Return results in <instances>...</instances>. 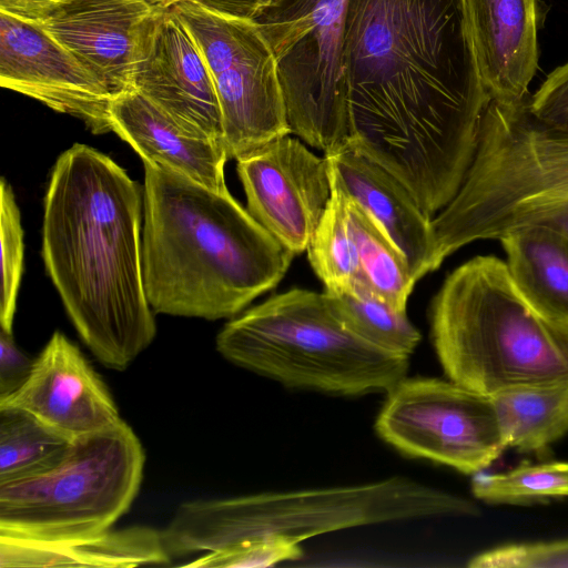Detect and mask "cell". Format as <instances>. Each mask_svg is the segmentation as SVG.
I'll return each mask as SVG.
<instances>
[{
    "instance_id": "1",
    "label": "cell",
    "mask_w": 568,
    "mask_h": 568,
    "mask_svg": "<svg viewBox=\"0 0 568 568\" xmlns=\"http://www.w3.org/2000/svg\"><path fill=\"white\" fill-rule=\"evenodd\" d=\"M348 146L430 216L457 194L490 101L464 0H347Z\"/></svg>"
},
{
    "instance_id": "2",
    "label": "cell",
    "mask_w": 568,
    "mask_h": 568,
    "mask_svg": "<svg viewBox=\"0 0 568 568\" xmlns=\"http://www.w3.org/2000/svg\"><path fill=\"white\" fill-rule=\"evenodd\" d=\"M142 219L143 189L111 158L84 144L58 158L44 197L42 258L83 343L120 372L156 334Z\"/></svg>"
},
{
    "instance_id": "3",
    "label": "cell",
    "mask_w": 568,
    "mask_h": 568,
    "mask_svg": "<svg viewBox=\"0 0 568 568\" xmlns=\"http://www.w3.org/2000/svg\"><path fill=\"white\" fill-rule=\"evenodd\" d=\"M295 255L227 191L144 163L142 266L155 313L233 318Z\"/></svg>"
},
{
    "instance_id": "4",
    "label": "cell",
    "mask_w": 568,
    "mask_h": 568,
    "mask_svg": "<svg viewBox=\"0 0 568 568\" xmlns=\"http://www.w3.org/2000/svg\"><path fill=\"white\" fill-rule=\"evenodd\" d=\"M430 337L448 379L487 396L568 384V322L535 307L499 257L475 256L446 277Z\"/></svg>"
},
{
    "instance_id": "5",
    "label": "cell",
    "mask_w": 568,
    "mask_h": 568,
    "mask_svg": "<svg viewBox=\"0 0 568 568\" xmlns=\"http://www.w3.org/2000/svg\"><path fill=\"white\" fill-rule=\"evenodd\" d=\"M529 95L488 102L463 184L432 220L438 266L467 244L523 227L568 240V132L538 120Z\"/></svg>"
},
{
    "instance_id": "6",
    "label": "cell",
    "mask_w": 568,
    "mask_h": 568,
    "mask_svg": "<svg viewBox=\"0 0 568 568\" xmlns=\"http://www.w3.org/2000/svg\"><path fill=\"white\" fill-rule=\"evenodd\" d=\"M478 505L406 477L321 489L261 493L181 504L161 530L171 557L261 538L300 544L341 529L430 517H475Z\"/></svg>"
},
{
    "instance_id": "7",
    "label": "cell",
    "mask_w": 568,
    "mask_h": 568,
    "mask_svg": "<svg viewBox=\"0 0 568 568\" xmlns=\"http://www.w3.org/2000/svg\"><path fill=\"white\" fill-rule=\"evenodd\" d=\"M215 343L231 363L286 387L337 395L388 393L408 369V356L346 329L325 292L274 295L227 322Z\"/></svg>"
},
{
    "instance_id": "8",
    "label": "cell",
    "mask_w": 568,
    "mask_h": 568,
    "mask_svg": "<svg viewBox=\"0 0 568 568\" xmlns=\"http://www.w3.org/2000/svg\"><path fill=\"white\" fill-rule=\"evenodd\" d=\"M144 465L143 445L123 419L75 438L51 469L0 484V535L63 539L111 529L133 504Z\"/></svg>"
},
{
    "instance_id": "9",
    "label": "cell",
    "mask_w": 568,
    "mask_h": 568,
    "mask_svg": "<svg viewBox=\"0 0 568 568\" xmlns=\"http://www.w3.org/2000/svg\"><path fill=\"white\" fill-rule=\"evenodd\" d=\"M347 0H278L253 22L276 60L291 134L329 155L348 145Z\"/></svg>"
},
{
    "instance_id": "10",
    "label": "cell",
    "mask_w": 568,
    "mask_h": 568,
    "mask_svg": "<svg viewBox=\"0 0 568 568\" xmlns=\"http://www.w3.org/2000/svg\"><path fill=\"white\" fill-rule=\"evenodd\" d=\"M398 452L475 475L506 449L490 396L454 381L403 378L388 393L375 423Z\"/></svg>"
},
{
    "instance_id": "11",
    "label": "cell",
    "mask_w": 568,
    "mask_h": 568,
    "mask_svg": "<svg viewBox=\"0 0 568 568\" xmlns=\"http://www.w3.org/2000/svg\"><path fill=\"white\" fill-rule=\"evenodd\" d=\"M236 162L248 213L294 255L306 251L331 196L327 158L287 134Z\"/></svg>"
},
{
    "instance_id": "12",
    "label": "cell",
    "mask_w": 568,
    "mask_h": 568,
    "mask_svg": "<svg viewBox=\"0 0 568 568\" xmlns=\"http://www.w3.org/2000/svg\"><path fill=\"white\" fill-rule=\"evenodd\" d=\"M0 84L82 120L95 134L112 131L114 97L39 24L1 12Z\"/></svg>"
},
{
    "instance_id": "13",
    "label": "cell",
    "mask_w": 568,
    "mask_h": 568,
    "mask_svg": "<svg viewBox=\"0 0 568 568\" xmlns=\"http://www.w3.org/2000/svg\"><path fill=\"white\" fill-rule=\"evenodd\" d=\"M172 0H67L39 24L113 97L134 89L141 43Z\"/></svg>"
},
{
    "instance_id": "14",
    "label": "cell",
    "mask_w": 568,
    "mask_h": 568,
    "mask_svg": "<svg viewBox=\"0 0 568 568\" xmlns=\"http://www.w3.org/2000/svg\"><path fill=\"white\" fill-rule=\"evenodd\" d=\"M133 84L185 130L223 144L214 78L171 7L153 22L141 43Z\"/></svg>"
},
{
    "instance_id": "15",
    "label": "cell",
    "mask_w": 568,
    "mask_h": 568,
    "mask_svg": "<svg viewBox=\"0 0 568 568\" xmlns=\"http://www.w3.org/2000/svg\"><path fill=\"white\" fill-rule=\"evenodd\" d=\"M0 406L26 410L72 440L122 419L103 379L79 347L58 331L33 359L26 383L1 398Z\"/></svg>"
},
{
    "instance_id": "16",
    "label": "cell",
    "mask_w": 568,
    "mask_h": 568,
    "mask_svg": "<svg viewBox=\"0 0 568 568\" xmlns=\"http://www.w3.org/2000/svg\"><path fill=\"white\" fill-rule=\"evenodd\" d=\"M480 80L490 100L518 101L538 69V0H464Z\"/></svg>"
},
{
    "instance_id": "17",
    "label": "cell",
    "mask_w": 568,
    "mask_h": 568,
    "mask_svg": "<svg viewBox=\"0 0 568 568\" xmlns=\"http://www.w3.org/2000/svg\"><path fill=\"white\" fill-rule=\"evenodd\" d=\"M214 81L229 159L291 134L276 60L262 33Z\"/></svg>"
},
{
    "instance_id": "18",
    "label": "cell",
    "mask_w": 568,
    "mask_h": 568,
    "mask_svg": "<svg viewBox=\"0 0 568 568\" xmlns=\"http://www.w3.org/2000/svg\"><path fill=\"white\" fill-rule=\"evenodd\" d=\"M111 128L150 163L176 172L215 191H227V154L221 142L193 134L133 89L114 99Z\"/></svg>"
},
{
    "instance_id": "19",
    "label": "cell",
    "mask_w": 568,
    "mask_h": 568,
    "mask_svg": "<svg viewBox=\"0 0 568 568\" xmlns=\"http://www.w3.org/2000/svg\"><path fill=\"white\" fill-rule=\"evenodd\" d=\"M328 156L348 196L379 225L406 257L415 281L438 268L432 220L409 190L386 169L348 145Z\"/></svg>"
},
{
    "instance_id": "20",
    "label": "cell",
    "mask_w": 568,
    "mask_h": 568,
    "mask_svg": "<svg viewBox=\"0 0 568 568\" xmlns=\"http://www.w3.org/2000/svg\"><path fill=\"white\" fill-rule=\"evenodd\" d=\"M161 531L148 526L108 529L63 538L31 539L0 535V568H130L169 564Z\"/></svg>"
},
{
    "instance_id": "21",
    "label": "cell",
    "mask_w": 568,
    "mask_h": 568,
    "mask_svg": "<svg viewBox=\"0 0 568 568\" xmlns=\"http://www.w3.org/2000/svg\"><path fill=\"white\" fill-rule=\"evenodd\" d=\"M499 242L521 294L539 311L568 322V240L544 226H528Z\"/></svg>"
},
{
    "instance_id": "22",
    "label": "cell",
    "mask_w": 568,
    "mask_h": 568,
    "mask_svg": "<svg viewBox=\"0 0 568 568\" xmlns=\"http://www.w3.org/2000/svg\"><path fill=\"white\" fill-rule=\"evenodd\" d=\"M490 398L506 449L541 454L568 433V384L519 387Z\"/></svg>"
},
{
    "instance_id": "23",
    "label": "cell",
    "mask_w": 568,
    "mask_h": 568,
    "mask_svg": "<svg viewBox=\"0 0 568 568\" xmlns=\"http://www.w3.org/2000/svg\"><path fill=\"white\" fill-rule=\"evenodd\" d=\"M331 306L356 337L384 352L409 356L422 335L400 311L377 295L364 276L351 288L325 291Z\"/></svg>"
},
{
    "instance_id": "24",
    "label": "cell",
    "mask_w": 568,
    "mask_h": 568,
    "mask_svg": "<svg viewBox=\"0 0 568 568\" xmlns=\"http://www.w3.org/2000/svg\"><path fill=\"white\" fill-rule=\"evenodd\" d=\"M326 158L331 196L306 251L310 264L325 291H343L354 286L363 274L351 226L349 196L332 160Z\"/></svg>"
},
{
    "instance_id": "25",
    "label": "cell",
    "mask_w": 568,
    "mask_h": 568,
    "mask_svg": "<svg viewBox=\"0 0 568 568\" xmlns=\"http://www.w3.org/2000/svg\"><path fill=\"white\" fill-rule=\"evenodd\" d=\"M71 443L28 412L0 406V484L45 473L61 462Z\"/></svg>"
},
{
    "instance_id": "26",
    "label": "cell",
    "mask_w": 568,
    "mask_h": 568,
    "mask_svg": "<svg viewBox=\"0 0 568 568\" xmlns=\"http://www.w3.org/2000/svg\"><path fill=\"white\" fill-rule=\"evenodd\" d=\"M349 217L362 274L372 290L406 311L415 278L406 257L376 221L349 197Z\"/></svg>"
},
{
    "instance_id": "27",
    "label": "cell",
    "mask_w": 568,
    "mask_h": 568,
    "mask_svg": "<svg viewBox=\"0 0 568 568\" xmlns=\"http://www.w3.org/2000/svg\"><path fill=\"white\" fill-rule=\"evenodd\" d=\"M473 496L488 505L524 506L568 498V460L521 464L473 475Z\"/></svg>"
},
{
    "instance_id": "28",
    "label": "cell",
    "mask_w": 568,
    "mask_h": 568,
    "mask_svg": "<svg viewBox=\"0 0 568 568\" xmlns=\"http://www.w3.org/2000/svg\"><path fill=\"white\" fill-rule=\"evenodd\" d=\"M0 241H1V329L12 334L17 298L23 271V231L20 211L11 185L0 184Z\"/></svg>"
},
{
    "instance_id": "29",
    "label": "cell",
    "mask_w": 568,
    "mask_h": 568,
    "mask_svg": "<svg viewBox=\"0 0 568 568\" xmlns=\"http://www.w3.org/2000/svg\"><path fill=\"white\" fill-rule=\"evenodd\" d=\"M470 568H568V537L506 542L471 557Z\"/></svg>"
},
{
    "instance_id": "30",
    "label": "cell",
    "mask_w": 568,
    "mask_h": 568,
    "mask_svg": "<svg viewBox=\"0 0 568 568\" xmlns=\"http://www.w3.org/2000/svg\"><path fill=\"white\" fill-rule=\"evenodd\" d=\"M303 555L297 542L281 537L261 538L219 551L205 552L184 564L195 568H261L296 560Z\"/></svg>"
},
{
    "instance_id": "31",
    "label": "cell",
    "mask_w": 568,
    "mask_h": 568,
    "mask_svg": "<svg viewBox=\"0 0 568 568\" xmlns=\"http://www.w3.org/2000/svg\"><path fill=\"white\" fill-rule=\"evenodd\" d=\"M531 113L542 123L568 132V62L550 72L528 100Z\"/></svg>"
},
{
    "instance_id": "32",
    "label": "cell",
    "mask_w": 568,
    "mask_h": 568,
    "mask_svg": "<svg viewBox=\"0 0 568 568\" xmlns=\"http://www.w3.org/2000/svg\"><path fill=\"white\" fill-rule=\"evenodd\" d=\"M33 359L16 345L12 334L0 332V399L18 390L28 379Z\"/></svg>"
},
{
    "instance_id": "33",
    "label": "cell",
    "mask_w": 568,
    "mask_h": 568,
    "mask_svg": "<svg viewBox=\"0 0 568 568\" xmlns=\"http://www.w3.org/2000/svg\"><path fill=\"white\" fill-rule=\"evenodd\" d=\"M67 0H0V12L18 20L41 24Z\"/></svg>"
},
{
    "instance_id": "34",
    "label": "cell",
    "mask_w": 568,
    "mask_h": 568,
    "mask_svg": "<svg viewBox=\"0 0 568 568\" xmlns=\"http://www.w3.org/2000/svg\"><path fill=\"white\" fill-rule=\"evenodd\" d=\"M202 7L217 13L244 19L254 20L265 9L278 0H194Z\"/></svg>"
},
{
    "instance_id": "35",
    "label": "cell",
    "mask_w": 568,
    "mask_h": 568,
    "mask_svg": "<svg viewBox=\"0 0 568 568\" xmlns=\"http://www.w3.org/2000/svg\"><path fill=\"white\" fill-rule=\"evenodd\" d=\"M172 1L175 3V2H178V1H180V0H172Z\"/></svg>"
}]
</instances>
